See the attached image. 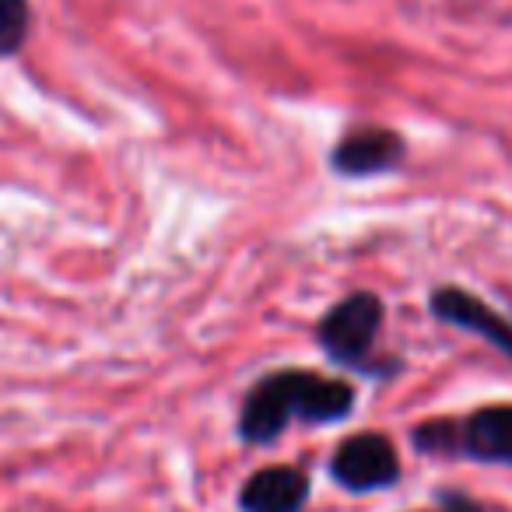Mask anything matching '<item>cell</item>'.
<instances>
[{
  "label": "cell",
  "mask_w": 512,
  "mask_h": 512,
  "mask_svg": "<svg viewBox=\"0 0 512 512\" xmlns=\"http://www.w3.org/2000/svg\"><path fill=\"white\" fill-rule=\"evenodd\" d=\"M355 411V390L344 379H327L309 369H281L264 376L246 393L239 411V435L249 446H267L295 418L330 425Z\"/></svg>",
  "instance_id": "obj_1"
},
{
  "label": "cell",
  "mask_w": 512,
  "mask_h": 512,
  "mask_svg": "<svg viewBox=\"0 0 512 512\" xmlns=\"http://www.w3.org/2000/svg\"><path fill=\"white\" fill-rule=\"evenodd\" d=\"M379 327H383V302H379V295L355 292L323 316L320 327H316V337H320V348L327 351L330 362L365 369Z\"/></svg>",
  "instance_id": "obj_2"
},
{
  "label": "cell",
  "mask_w": 512,
  "mask_h": 512,
  "mask_svg": "<svg viewBox=\"0 0 512 512\" xmlns=\"http://www.w3.org/2000/svg\"><path fill=\"white\" fill-rule=\"evenodd\" d=\"M330 477L344 491L369 495V491H386L400 481V456L397 446L383 432H358L337 446L330 460Z\"/></svg>",
  "instance_id": "obj_3"
},
{
  "label": "cell",
  "mask_w": 512,
  "mask_h": 512,
  "mask_svg": "<svg viewBox=\"0 0 512 512\" xmlns=\"http://www.w3.org/2000/svg\"><path fill=\"white\" fill-rule=\"evenodd\" d=\"M428 306H432V313L439 316L442 323L470 330V334L484 337V341L495 344L502 355L512 358V323L502 320L495 309L484 306V302L474 299L470 292H463V288H439Z\"/></svg>",
  "instance_id": "obj_4"
},
{
  "label": "cell",
  "mask_w": 512,
  "mask_h": 512,
  "mask_svg": "<svg viewBox=\"0 0 512 512\" xmlns=\"http://www.w3.org/2000/svg\"><path fill=\"white\" fill-rule=\"evenodd\" d=\"M309 502V477L299 467H264L256 470L239 491L242 512H302Z\"/></svg>",
  "instance_id": "obj_5"
},
{
  "label": "cell",
  "mask_w": 512,
  "mask_h": 512,
  "mask_svg": "<svg viewBox=\"0 0 512 512\" xmlns=\"http://www.w3.org/2000/svg\"><path fill=\"white\" fill-rule=\"evenodd\" d=\"M400 158H404V141L393 130L365 127L344 137L330 162L341 176H379V172L397 169Z\"/></svg>",
  "instance_id": "obj_6"
},
{
  "label": "cell",
  "mask_w": 512,
  "mask_h": 512,
  "mask_svg": "<svg viewBox=\"0 0 512 512\" xmlns=\"http://www.w3.org/2000/svg\"><path fill=\"white\" fill-rule=\"evenodd\" d=\"M460 425V456L512 467V404H488Z\"/></svg>",
  "instance_id": "obj_7"
},
{
  "label": "cell",
  "mask_w": 512,
  "mask_h": 512,
  "mask_svg": "<svg viewBox=\"0 0 512 512\" xmlns=\"http://www.w3.org/2000/svg\"><path fill=\"white\" fill-rule=\"evenodd\" d=\"M32 8L29 0H0V60L15 57L29 39Z\"/></svg>",
  "instance_id": "obj_8"
},
{
  "label": "cell",
  "mask_w": 512,
  "mask_h": 512,
  "mask_svg": "<svg viewBox=\"0 0 512 512\" xmlns=\"http://www.w3.org/2000/svg\"><path fill=\"white\" fill-rule=\"evenodd\" d=\"M439 512H488L481 502H474L463 491H439Z\"/></svg>",
  "instance_id": "obj_9"
}]
</instances>
